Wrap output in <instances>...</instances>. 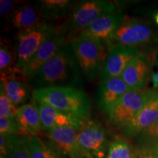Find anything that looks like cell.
I'll use <instances>...</instances> for the list:
<instances>
[{
    "label": "cell",
    "mask_w": 158,
    "mask_h": 158,
    "mask_svg": "<svg viewBox=\"0 0 158 158\" xmlns=\"http://www.w3.org/2000/svg\"><path fill=\"white\" fill-rule=\"evenodd\" d=\"M154 19H155V21L156 23V24L158 26V12L155 14V16H154Z\"/></svg>",
    "instance_id": "obj_32"
},
{
    "label": "cell",
    "mask_w": 158,
    "mask_h": 158,
    "mask_svg": "<svg viewBox=\"0 0 158 158\" xmlns=\"http://www.w3.org/2000/svg\"><path fill=\"white\" fill-rule=\"evenodd\" d=\"M77 143L84 158H106L109 148L108 133L95 122H88L78 130Z\"/></svg>",
    "instance_id": "obj_6"
},
{
    "label": "cell",
    "mask_w": 158,
    "mask_h": 158,
    "mask_svg": "<svg viewBox=\"0 0 158 158\" xmlns=\"http://www.w3.org/2000/svg\"><path fill=\"white\" fill-rule=\"evenodd\" d=\"M87 158H92V157H87Z\"/></svg>",
    "instance_id": "obj_34"
},
{
    "label": "cell",
    "mask_w": 158,
    "mask_h": 158,
    "mask_svg": "<svg viewBox=\"0 0 158 158\" xmlns=\"http://www.w3.org/2000/svg\"><path fill=\"white\" fill-rule=\"evenodd\" d=\"M135 147L158 146V120L144 129L134 138Z\"/></svg>",
    "instance_id": "obj_23"
},
{
    "label": "cell",
    "mask_w": 158,
    "mask_h": 158,
    "mask_svg": "<svg viewBox=\"0 0 158 158\" xmlns=\"http://www.w3.org/2000/svg\"><path fill=\"white\" fill-rule=\"evenodd\" d=\"M19 108L6 94L3 86H0V118L14 117Z\"/></svg>",
    "instance_id": "obj_26"
},
{
    "label": "cell",
    "mask_w": 158,
    "mask_h": 158,
    "mask_svg": "<svg viewBox=\"0 0 158 158\" xmlns=\"http://www.w3.org/2000/svg\"><path fill=\"white\" fill-rule=\"evenodd\" d=\"M153 59L141 52L128 63L121 78L133 90H144L152 74Z\"/></svg>",
    "instance_id": "obj_10"
},
{
    "label": "cell",
    "mask_w": 158,
    "mask_h": 158,
    "mask_svg": "<svg viewBox=\"0 0 158 158\" xmlns=\"http://www.w3.org/2000/svg\"><path fill=\"white\" fill-rule=\"evenodd\" d=\"M118 12L116 5L105 0H88L78 2L70 12L62 29L63 37H76L86 27L105 15Z\"/></svg>",
    "instance_id": "obj_4"
},
{
    "label": "cell",
    "mask_w": 158,
    "mask_h": 158,
    "mask_svg": "<svg viewBox=\"0 0 158 158\" xmlns=\"http://www.w3.org/2000/svg\"><path fill=\"white\" fill-rule=\"evenodd\" d=\"M27 81L23 73L18 69L1 75V85L7 97L18 108L26 105L31 95L32 96L30 84Z\"/></svg>",
    "instance_id": "obj_14"
},
{
    "label": "cell",
    "mask_w": 158,
    "mask_h": 158,
    "mask_svg": "<svg viewBox=\"0 0 158 158\" xmlns=\"http://www.w3.org/2000/svg\"><path fill=\"white\" fill-rule=\"evenodd\" d=\"M37 107L41 120V130L44 133L62 127H73L79 130L86 123V119L51 106L37 103Z\"/></svg>",
    "instance_id": "obj_15"
},
{
    "label": "cell",
    "mask_w": 158,
    "mask_h": 158,
    "mask_svg": "<svg viewBox=\"0 0 158 158\" xmlns=\"http://www.w3.org/2000/svg\"><path fill=\"white\" fill-rule=\"evenodd\" d=\"M56 31L52 26L41 21L32 28L20 31L17 36L16 68L23 73L26 64L42 43Z\"/></svg>",
    "instance_id": "obj_5"
},
{
    "label": "cell",
    "mask_w": 158,
    "mask_h": 158,
    "mask_svg": "<svg viewBox=\"0 0 158 158\" xmlns=\"http://www.w3.org/2000/svg\"><path fill=\"white\" fill-rule=\"evenodd\" d=\"M22 135H0V158H9L19 145Z\"/></svg>",
    "instance_id": "obj_25"
},
{
    "label": "cell",
    "mask_w": 158,
    "mask_h": 158,
    "mask_svg": "<svg viewBox=\"0 0 158 158\" xmlns=\"http://www.w3.org/2000/svg\"><path fill=\"white\" fill-rule=\"evenodd\" d=\"M124 19L125 17L124 15L118 11L105 15L86 27L81 32L89 35L107 43Z\"/></svg>",
    "instance_id": "obj_17"
},
{
    "label": "cell",
    "mask_w": 158,
    "mask_h": 158,
    "mask_svg": "<svg viewBox=\"0 0 158 158\" xmlns=\"http://www.w3.org/2000/svg\"><path fill=\"white\" fill-rule=\"evenodd\" d=\"M32 98L37 103L45 105L78 117H89L92 103L84 90L76 87L55 86L32 91Z\"/></svg>",
    "instance_id": "obj_2"
},
{
    "label": "cell",
    "mask_w": 158,
    "mask_h": 158,
    "mask_svg": "<svg viewBox=\"0 0 158 158\" xmlns=\"http://www.w3.org/2000/svg\"><path fill=\"white\" fill-rule=\"evenodd\" d=\"M71 4L68 0H42L40 1L42 19L56 20L68 13Z\"/></svg>",
    "instance_id": "obj_21"
},
{
    "label": "cell",
    "mask_w": 158,
    "mask_h": 158,
    "mask_svg": "<svg viewBox=\"0 0 158 158\" xmlns=\"http://www.w3.org/2000/svg\"><path fill=\"white\" fill-rule=\"evenodd\" d=\"M26 104L19 108L15 115L18 123L21 128L22 135H38L41 130V120L37 104Z\"/></svg>",
    "instance_id": "obj_18"
},
{
    "label": "cell",
    "mask_w": 158,
    "mask_h": 158,
    "mask_svg": "<svg viewBox=\"0 0 158 158\" xmlns=\"http://www.w3.org/2000/svg\"><path fill=\"white\" fill-rule=\"evenodd\" d=\"M30 135H21L19 145L9 158H30Z\"/></svg>",
    "instance_id": "obj_28"
},
{
    "label": "cell",
    "mask_w": 158,
    "mask_h": 158,
    "mask_svg": "<svg viewBox=\"0 0 158 158\" xmlns=\"http://www.w3.org/2000/svg\"><path fill=\"white\" fill-rule=\"evenodd\" d=\"M133 150L127 138L117 137L110 142L106 158H133Z\"/></svg>",
    "instance_id": "obj_22"
},
{
    "label": "cell",
    "mask_w": 158,
    "mask_h": 158,
    "mask_svg": "<svg viewBox=\"0 0 158 158\" xmlns=\"http://www.w3.org/2000/svg\"><path fill=\"white\" fill-rule=\"evenodd\" d=\"M151 80L152 82L153 89H158V59L156 61V70L152 72Z\"/></svg>",
    "instance_id": "obj_31"
},
{
    "label": "cell",
    "mask_w": 158,
    "mask_h": 158,
    "mask_svg": "<svg viewBox=\"0 0 158 158\" xmlns=\"http://www.w3.org/2000/svg\"><path fill=\"white\" fill-rule=\"evenodd\" d=\"M63 156L50 141H45L39 135L30 138V158H62Z\"/></svg>",
    "instance_id": "obj_20"
},
{
    "label": "cell",
    "mask_w": 158,
    "mask_h": 158,
    "mask_svg": "<svg viewBox=\"0 0 158 158\" xmlns=\"http://www.w3.org/2000/svg\"><path fill=\"white\" fill-rule=\"evenodd\" d=\"M133 158H158V146L134 147Z\"/></svg>",
    "instance_id": "obj_29"
},
{
    "label": "cell",
    "mask_w": 158,
    "mask_h": 158,
    "mask_svg": "<svg viewBox=\"0 0 158 158\" xmlns=\"http://www.w3.org/2000/svg\"><path fill=\"white\" fill-rule=\"evenodd\" d=\"M13 53L9 46L1 42L0 45V70L1 75H5L14 70L16 68V62Z\"/></svg>",
    "instance_id": "obj_24"
},
{
    "label": "cell",
    "mask_w": 158,
    "mask_h": 158,
    "mask_svg": "<svg viewBox=\"0 0 158 158\" xmlns=\"http://www.w3.org/2000/svg\"><path fill=\"white\" fill-rule=\"evenodd\" d=\"M64 39V37L56 30L42 43L26 64L23 70V74L29 81L36 76L43 65L62 48L66 43Z\"/></svg>",
    "instance_id": "obj_12"
},
{
    "label": "cell",
    "mask_w": 158,
    "mask_h": 158,
    "mask_svg": "<svg viewBox=\"0 0 158 158\" xmlns=\"http://www.w3.org/2000/svg\"><path fill=\"white\" fill-rule=\"evenodd\" d=\"M17 4L16 1L13 0H1L0 1V15L2 16H6L13 13L15 5Z\"/></svg>",
    "instance_id": "obj_30"
},
{
    "label": "cell",
    "mask_w": 158,
    "mask_h": 158,
    "mask_svg": "<svg viewBox=\"0 0 158 158\" xmlns=\"http://www.w3.org/2000/svg\"><path fill=\"white\" fill-rule=\"evenodd\" d=\"M158 120V89H150L149 95L143 107L131 122L122 130L127 139H134L142 130Z\"/></svg>",
    "instance_id": "obj_9"
},
{
    "label": "cell",
    "mask_w": 158,
    "mask_h": 158,
    "mask_svg": "<svg viewBox=\"0 0 158 158\" xmlns=\"http://www.w3.org/2000/svg\"><path fill=\"white\" fill-rule=\"evenodd\" d=\"M153 37L152 28L149 23L137 19H124L107 43L110 48L116 45L137 47L150 43Z\"/></svg>",
    "instance_id": "obj_8"
},
{
    "label": "cell",
    "mask_w": 158,
    "mask_h": 158,
    "mask_svg": "<svg viewBox=\"0 0 158 158\" xmlns=\"http://www.w3.org/2000/svg\"><path fill=\"white\" fill-rule=\"evenodd\" d=\"M81 70L84 78L94 81L100 76L102 67L107 54L103 42L85 33H80L71 40Z\"/></svg>",
    "instance_id": "obj_3"
},
{
    "label": "cell",
    "mask_w": 158,
    "mask_h": 158,
    "mask_svg": "<svg viewBox=\"0 0 158 158\" xmlns=\"http://www.w3.org/2000/svg\"><path fill=\"white\" fill-rule=\"evenodd\" d=\"M41 19L40 5L27 4L14 10L11 15V23L13 28L23 31L39 24Z\"/></svg>",
    "instance_id": "obj_19"
},
{
    "label": "cell",
    "mask_w": 158,
    "mask_h": 158,
    "mask_svg": "<svg viewBox=\"0 0 158 158\" xmlns=\"http://www.w3.org/2000/svg\"><path fill=\"white\" fill-rule=\"evenodd\" d=\"M78 59L69 42L65 43L29 82L33 90L55 86L78 88L84 83Z\"/></svg>",
    "instance_id": "obj_1"
},
{
    "label": "cell",
    "mask_w": 158,
    "mask_h": 158,
    "mask_svg": "<svg viewBox=\"0 0 158 158\" xmlns=\"http://www.w3.org/2000/svg\"><path fill=\"white\" fill-rule=\"evenodd\" d=\"M80 130V129H79ZM78 129L73 127L55 128L43 134L63 156L84 158L77 143Z\"/></svg>",
    "instance_id": "obj_16"
},
{
    "label": "cell",
    "mask_w": 158,
    "mask_h": 158,
    "mask_svg": "<svg viewBox=\"0 0 158 158\" xmlns=\"http://www.w3.org/2000/svg\"><path fill=\"white\" fill-rule=\"evenodd\" d=\"M139 53L137 47L128 45H116L110 48L102 64L100 80L121 77L128 63Z\"/></svg>",
    "instance_id": "obj_11"
},
{
    "label": "cell",
    "mask_w": 158,
    "mask_h": 158,
    "mask_svg": "<svg viewBox=\"0 0 158 158\" xmlns=\"http://www.w3.org/2000/svg\"><path fill=\"white\" fill-rule=\"evenodd\" d=\"M1 135H22L16 118L14 117L0 118Z\"/></svg>",
    "instance_id": "obj_27"
},
{
    "label": "cell",
    "mask_w": 158,
    "mask_h": 158,
    "mask_svg": "<svg viewBox=\"0 0 158 158\" xmlns=\"http://www.w3.org/2000/svg\"><path fill=\"white\" fill-rule=\"evenodd\" d=\"M157 43H158V33H157Z\"/></svg>",
    "instance_id": "obj_33"
},
{
    "label": "cell",
    "mask_w": 158,
    "mask_h": 158,
    "mask_svg": "<svg viewBox=\"0 0 158 158\" xmlns=\"http://www.w3.org/2000/svg\"><path fill=\"white\" fill-rule=\"evenodd\" d=\"M131 90L121 77L101 81L96 88L94 101L99 109L107 114L122 96Z\"/></svg>",
    "instance_id": "obj_13"
},
{
    "label": "cell",
    "mask_w": 158,
    "mask_h": 158,
    "mask_svg": "<svg viewBox=\"0 0 158 158\" xmlns=\"http://www.w3.org/2000/svg\"><path fill=\"white\" fill-rule=\"evenodd\" d=\"M148 95L149 89L131 90L124 94L106 114L108 123L116 129H123L143 107Z\"/></svg>",
    "instance_id": "obj_7"
}]
</instances>
